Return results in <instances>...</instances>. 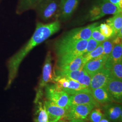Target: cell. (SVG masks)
Listing matches in <instances>:
<instances>
[{
  "instance_id": "cell-1",
  "label": "cell",
  "mask_w": 122,
  "mask_h": 122,
  "mask_svg": "<svg viewBox=\"0 0 122 122\" xmlns=\"http://www.w3.org/2000/svg\"><path fill=\"white\" fill-rule=\"evenodd\" d=\"M60 26L58 20L48 24L37 23L35 30L30 39L6 61L8 76L5 90H8L12 85L17 76L20 66L28 54L36 46L59 30Z\"/></svg>"
},
{
  "instance_id": "cell-2",
  "label": "cell",
  "mask_w": 122,
  "mask_h": 122,
  "mask_svg": "<svg viewBox=\"0 0 122 122\" xmlns=\"http://www.w3.org/2000/svg\"><path fill=\"white\" fill-rule=\"evenodd\" d=\"M87 41L63 40L60 39L56 43L55 50L57 57L69 55H83L86 47Z\"/></svg>"
},
{
  "instance_id": "cell-3",
  "label": "cell",
  "mask_w": 122,
  "mask_h": 122,
  "mask_svg": "<svg viewBox=\"0 0 122 122\" xmlns=\"http://www.w3.org/2000/svg\"><path fill=\"white\" fill-rule=\"evenodd\" d=\"M60 0H43L36 7L37 16L41 20L47 22L58 20Z\"/></svg>"
},
{
  "instance_id": "cell-4",
  "label": "cell",
  "mask_w": 122,
  "mask_h": 122,
  "mask_svg": "<svg viewBox=\"0 0 122 122\" xmlns=\"http://www.w3.org/2000/svg\"><path fill=\"white\" fill-rule=\"evenodd\" d=\"M121 12L118 7L108 0H97L92 5L88 14L90 21L98 20L106 15Z\"/></svg>"
},
{
  "instance_id": "cell-5",
  "label": "cell",
  "mask_w": 122,
  "mask_h": 122,
  "mask_svg": "<svg viewBox=\"0 0 122 122\" xmlns=\"http://www.w3.org/2000/svg\"><path fill=\"white\" fill-rule=\"evenodd\" d=\"M52 81H54V76L52 74V57L51 52L48 51L45 57L42 75L38 86L36 89L35 103L40 100L43 96L44 87L49 82Z\"/></svg>"
},
{
  "instance_id": "cell-6",
  "label": "cell",
  "mask_w": 122,
  "mask_h": 122,
  "mask_svg": "<svg viewBox=\"0 0 122 122\" xmlns=\"http://www.w3.org/2000/svg\"><path fill=\"white\" fill-rule=\"evenodd\" d=\"M47 100L65 109L69 110L70 95L64 91L58 90L54 84H48L44 88Z\"/></svg>"
},
{
  "instance_id": "cell-7",
  "label": "cell",
  "mask_w": 122,
  "mask_h": 122,
  "mask_svg": "<svg viewBox=\"0 0 122 122\" xmlns=\"http://www.w3.org/2000/svg\"><path fill=\"white\" fill-rule=\"evenodd\" d=\"M98 24V22H96L86 27L74 29L66 33L60 39L63 40H88L91 38L92 31Z\"/></svg>"
},
{
  "instance_id": "cell-8",
  "label": "cell",
  "mask_w": 122,
  "mask_h": 122,
  "mask_svg": "<svg viewBox=\"0 0 122 122\" xmlns=\"http://www.w3.org/2000/svg\"><path fill=\"white\" fill-rule=\"evenodd\" d=\"M80 0H60L58 19L65 22L69 20L78 6Z\"/></svg>"
},
{
  "instance_id": "cell-9",
  "label": "cell",
  "mask_w": 122,
  "mask_h": 122,
  "mask_svg": "<svg viewBox=\"0 0 122 122\" xmlns=\"http://www.w3.org/2000/svg\"><path fill=\"white\" fill-rule=\"evenodd\" d=\"M95 106L92 105H75L70 106L66 119L84 120Z\"/></svg>"
},
{
  "instance_id": "cell-10",
  "label": "cell",
  "mask_w": 122,
  "mask_h": 122,
  "mask_svg": "<svg viewBox=\"0 0 122 122\" xmlns=\"http://www.w3.org/2000/svg\"><path fill=\"white\" fill-rule=\"evenodd\" d=\"M44 105L48 116L49 122H56L61 119H65L68 112V110L63 109L49 100L45 101Z\"/></svg>"
},
{
  "instance_id": "cell-11",
  "label": "cell",
  "mask_w": 122,
  "mask_h": 122,
  "mask_svg": "<svg viewBox=\"0 0 122 122\" xmlns=\"http://www.w3.org/2000/svg\"><path fill=\"white\" fill-rule=\"evenodd\" d=\"M112 102L121 104L122 81L117 79L111 78L105 86Z\"/></svg>"
},
{
  "instance_id": "cell-12",
  "label": "cell",
  "mask_w": 122,
  "mask_h": 122,
  "mask_svg": "<svg viewBox=\"0 0 122 122\" xmlns=\"http://www.w3.org/2000/svg\"><path fill=\"white\" fill-rule=\"evenodd\" d=\"M111 78L112 77L110 70L102 68L91 76L90 90L92 91L98 88L105 87Z\"/></svg>"
},
{
  "instance_id": "cell-13",
  "label": "cell",
  "mask_w": 122,
  "mask_h": 122,
  "mask_svg": "<svg viewBox=\"0 0 122 122\" xmlns=\"http://www.w3.org/2000/svg\"><path fill=\"white\" fill-rule=\"evenodd\" d=\"M75 105H92L95 107H100L92 96L91 92H82L70 96L69 106Z\"/></svg>"
},
{
  "instance_id": "cell-14",
  "label": "cell",
  "mask_w": 122,
  "mask_h": 122,
  "mask_svg": "<svg viewBox=\"0 0 122 122\" xmlns=\"http://www.w3.org/2000/svg\"><path fill=\"white\" fill-rule=\"evenodd\" d=\"M120 104L111 102L103 107L105 117L112 122H121L122 108Z\"/></svg>"
},
{
  "instance_id": "cell-15",
  "label": "cell",
  "mask_w": 122,
  "mask_h": 122,
  "mask_svg": "<svg viewBox=\"0 0 122 122\" xmlns=\"http://www.w3.org/2000/svg\"><path fill=\"white\" fill-rule=\"evenodd\" d=\"M109 56L103 54L99 57L88 61L83 66V69L91 76L104 67Z\"/></svg>"
},
{
  "instance_id": "cell-16",
  "label": "cell",
  "mask_w": 122,
  "mask_h": 122,
  "mask_svg": "<svg viewBox=\"0 0 122 122\" xmlns=\"http://www.w3.org/2000/svg\"><path fill=\"white\" fill-rule=\"evenodd\" d=\"M122 60V43L114 44L111 52L105 62L104 67L110 70L114 63Z\"/></svg>"
},
{
  "instance_id": "cell-17",
  "label": "cell",
  "mask_w": 122,
  "mask_h": 122,
  "mask_svg": "<svg viewBox=\"0 0 122 122\" xmlns=\"http://www.w3.org/2000/svg\"><path fill=\"white\" fill-rule=\"evenodd\" d=\"M92 96L100 104L104 105L112 102L105 87H100L91 91Z\"/></svg>"
},
{
  "instance_id": "cell-18",
  "label": "cell",
  "mask_w": 122,
  "mask_h": 122,
  "mask_svg": "<svg viewBox=\"0 0 122 122\" xmlns=\"http://www.w3.org/2000/svg\"><path fill=\"white\" fill-rule=\"evenodd\" d=\"M43 0H19L15 12L21 15L31 10H35L37 5Z\"/></svg>"
},
{
  "instance_id": "cell-19",
  "label": "cell",
  "mask_w": 122,
  "mask_h": 122,
  "mask_svg": "<svg viewBox=\"0 0 122 122\" xmlns=\"http://www.w3.org/2000/svg\"><path fill=\"white\" fill-rule=\"evenodd\" d=\"M83 61V55L79 56L60 68H58L57 71H70L78 70L83 67L84 66Z\"/></svg>"
},
{
  "instance_id": "cell-20",
  "label": "cell",
  "mask_w": 122,
  "mask_h": 122,
  "mask_svg": "<svg viewBox=\"0 0 122 122\" xmlns=\"http://www.w3.org/2000/svg\"><path fill=\"white\" fill-rule=\"evenodd\" d=\"M35 104L36 107L34 115L35 122H49L48 116L44 104L40 100Z\"/></svg>"
},
{
  "instance_id": "cell-21",
  "label": "cell",
  "mask_w": 122,
  "mask_h": 122,
  "mask_svg": "<svg viewBox=\"0 0 122 122\" xmlns=\"http://www.w3.org/2000/svg\"><path fill=\"white\" fill-rule=\"evenodd\" d=\"M106 23L111 26L114 33V37L122 28V14L119 12L113 15L112 17L109 18L107 21Z\"/></svg>"
},
{
  "instance_id": "cell-22",
  "label": "cell",
  "mask_w": 122,
  "mask_h": 122,
  "mask_svg": "<svg viewBox=\"0 0 122 122\" xmlns=\"http://www.w3.org/2000/svg\"><path fill=\"white\" fill-rule=\"evenodd\" d=\"M103 54V46L101 43V44H100L98 47H97L95 50H94L91 52L83 55L84 65L88 61L99 57Z\"/></svg>"
},
{
  "instance_id": "cell-23",
  "label": "cell",
  "mask_w": 122,
  "mask_h": 122,
  "mask_svg": "<svg viewBox=\"0 0 122 122\" xmlns=\"http://www.w3.org/2000/svg\"><path fill=\"white\" fill-rule=\"evenodd\" d=\"M110 71L112 78L122 80V60L114 63Z\"/></svg>"
},
{
  "instance_id": "cell-24",
  "label": "cell",
  "mask_w": 122,
  "mask_h": 122,
  "mask_svg": "<svg viewBox=\"0 0 122 122\" xmlns=\"http://www.w3.org/2000/svg\"><path fill=\"white\" fill-rule=\"evenodd\" d=\"M92 109L89 114L88 119L90 122H99L105 117L104 113L102 112V110L100 107H96Z\"/></svg>"
},
{
  "instance_id": "cell-25",
  "label": "cell",
  "mask_w": 122,
  "mask_h": 122,
  "mask_svg": "<svg viewBox=\"0 0 122 122\" xmlns=\"http://www.w3.org/2000/svg\"><path fill=\"white\" fill-rule=\"evenodd\" d=\"M91 76L89 74L82 69L81 75L80 76L77 81L80 83L82 87L86 89L90 90V83Z\"/></svg>"
},
{
  "instance_id": "cell-26",
  "label": "cell",
  "mask_w": 122,
  "mask_h": 122,
  "mask_svg": "<svg viewBox=\"0 0 122 122\" xmlns=\"http://www.w3.org/2000/svg\"><path fill=\"white\" fill-rule=\"evenodd\" d=\"M100 33L105 37L109 39L114 37V33L112 28L107 23H103L99 26Z\"/></svg>"
},
{
  "instance_id": "cell-27",
  "label": "cell",
  "mask_w": 122,
  "mask_h": 122,
  "mask_svg": "<svg viewBox=\"0 0 122 122\" xmlns=\"http://www.w3.org/2000/svg\"><path fill=\"white\" fill-rule=\"evenodd\" d=\"M101 43L102 42L97 41L92 38H90L87 41L86 47L83 52V55L91 52L98 47Z\"/></svg>"
},
{
  "instance_id": "cell-28",
  "label": "cell",
  "mask_w": 122,
  "mask_h": 122,
  "mask_svg": "<svg viewBox=\"0 0 122 122\" xmlns=\"http://www.w3.org/2000/svg\"><path fill=\"white\" fill-rule=\"evenodd\" d=\"M103 48V54L109 56L111 52L114 44L111 38L107 39L102 43Z\"/></svg>"
},
{
  "instance_id": "cell-29",
  "label": "cell",
  "mask_w": 122,
  "mask_h": 122,
  "mask_svg": "<svg viewBox=\"0 0 122 122\" xmlns=\"http://www.w3.org/2000/svg\"><path fill=\"white\" fill-rule=\"evenodd\" d=\"M92 38L95 39L97 41L102 42L108 39L105 37L104 35H102L100 33L99 26H97L93 29L92 31Z\"/></svg>"
},
{
  "instance_id": "cell-30",
  "label": "cell",
  "mask_w": 122,
  "mask_h": 122,
  "mask_svg": "<svg viewBox=\"0 0 122 122\" xmlns=\"http://www.w3.org/2000/svg\"><path fill=\"white\" fill-rule=\"evenodd\" d=\"M69 122H86L84 121V120L81 119H72L70 120Z\"/></svg>"
},
{
  "instance_id": "cell-31",
  "label": "cell",
  "mask_w": 122,
  "mask_h": 122,
  "mask_svg": "<svg viewBox=\"0 0 122 122\" xmlns=\"http://www.w3.org/2000/svg\"><path fill=\"white\" fill-rule=\"evenodd\" d=\"M108 1H109L110 2L112 3V4L115 5L117 7H118V5H117V0H108ZM120 11V10H119Z\"/></svg>"
},
{
  "instance_id": "cell-32",
  "label": "cell",
  "mask_w": 122,
  "mask_h": 122,
  "mask_svg": "<svg viewBox=\"0 0 122 122\" xmlns=\"http://www.w3.org/2000/svg\"><path fill=\"white\" fill-rule=\"evenodd\" d=\"M99 122H109V121L107 118H106L105 117H104V118H103Z\"/></svg>"
},
{
  "instance_id": "cell-33",
  "label": "cell",
  "mask_w": 122,
  "mask_h": 122,
  "mask_svg": "<svg viewBox=\"0 0 122 122\" xmlns=\"http://www.w3.org/2000/svg\"><path fill=\"white\" fill-rule=\"evenodd\" d=\"M56 122H67L66 121L65 119L64 118H63V119H61V120L58 121Z\"/></svg>"
}]
</instances>
